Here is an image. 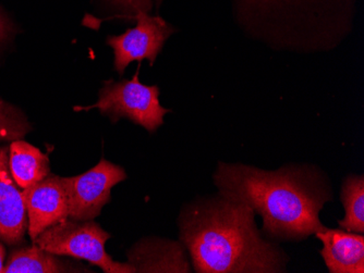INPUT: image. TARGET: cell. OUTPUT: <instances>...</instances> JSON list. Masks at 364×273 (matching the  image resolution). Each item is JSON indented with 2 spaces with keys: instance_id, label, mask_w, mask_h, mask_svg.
Returning <instances> with one entry per match:
<instances>
[{
  "instance_id": "cell-1",
  "label": "cell",
  "mask_w": 364,
  "mask_h": 273,
  "mask_svg": "<svg viewBox=\"0 0 364 273\" xmlns=\"http://www.w3.org/2000/svg\"><path fill=\"white\" fill-rule=\"evenodd\" d=\"M213 181L220 194L261 216L262 235L276 243L302 242L327 228L320 213L334 201V189L327 173L316 165L287 164L269 171L218 162Z\"/></svg>"
},
{
  "instance_id": "cell-2",
  "label": "cell",
  "mask_w": 364,
  "mask_h": 273,
  "mask_svg": "<svg viewBox=\"0 0 364 273\" xmlns=\"http://www.w3.org/2000/svg\"><path fill=\"white\" fill-rule=\"evenodd\" d=\"M178 227L194 272H287L289 256L262 235L255 211L220 191L183 206Z\"/></svg>"
},
{
  "instance_id": "cell-3",
  "label": "cell",
  "mask_w": 364,
  "mask_h": 273,
  "mask_svg": "<svg viewBox=\"0 0 364 273\" xmlns=\"http://www.w3.org/2000/svg\"><path fill=\"white\" fill-rule=\"evenodd\" d=\"M141 62L132 79L119 82L106 81L100 91L97 103L87 107L77 106L75 111H89L98 109L101 115L107 116L112 123H117L122 118L130 120L146 131L154 133L163 126L164 117L171 110L159 103V87L144 85L140 82Z\"/></svg>"
},
{
  "instance_id": "cell-4",
  "label": "cell",
  "mask_w": 364,
  "mask_h": 273,
  "mask_svg": "<svg viewBox=\"0 0 364 273\" xmlns=\"http://www.w3.org/2000/svg\"><path fill=\"white\" fill-rule=\"evenodd\" d=\"M110 234L93 220L67 219L43 231L33 243L59 256L85 260L105 273H136L128 262H116L106 252Z\"/></svg>"
},
{
  "instance_id": "cell-5",
  "label": "cell",
  "mask_w": 364,
  "mask_h": 273,
  "mask_svg": "<svg viewBox=\"0 0 364 273\" xmlns=\"http://www.w3.org/2000/svg\"><path fill=\"white\" fill-rule=\"evenodd\" d=\"M69 201L68 219L93 220L112 199V189L126 180L122 166L102 159L95 167L75 177L63 178Z\"/></svg>"
},
{
  "instance_id": "cell-6",
  "label": "cell",
  "mask_w": 364,
  "mask_h": 273,
  "mask_svg": "<svg viewBox=\"0 0 364 273\" xmlns=\"http://www.w3.org/2000/svg\"><path fill=\"white\" fill-rule=\"evenodd\" d=\"M134 20V28L120 35L109 36L106 40L114 50V66L119 75L124 74L127 67L134 61L142 62L147 59L151 66H154L164 44L175 33L171 24L161 17H151L146 12H139Z\"/></svg>"
},
{
  "instance_id": "cell-7",
  "label": "cell",
  "mask_w": 364,
  "mask_h": 273,
  "mask_svg": "<svg viewBox=\"0 0 364 273\" xmlns=\"http://www.w3.org/2000/svg\"><path fill=\"white\" fill-rule=\"evenodd\" d=\"M28 232L34 240L48 228L69 218V201L63 177L49 174L28 189H22Z\"/></svg>"
},
{
  "instance_id": "cell-8",
  "label": "cell",
  "mask_w": 364,
  "mask_h": 273,
  "mask_svg": "<svg viewBox=\"0 0 364 273\" xmlns=\"http://www.w3.org/2000/svg\"><path fill=\"white\" fill-rule=\"evenodd\" d=\"M128 264L136 272H192L187 250L180 240L141 238L127 252Z\"/></svg>"
},
{
  "instance_id": "cell-9",
  "label": "cell",
  "mask_w": 364,
  "mask_h": 273,
  "mask_svg": "<svg viewBox=\"0 0 364 273\" xmlns=\"http://www.w3.org/2000/svg\"><path fill=\"white\" fill-rule=\"evenodd\" d=\"M28 229V216L22 191L9 167V146L0 147V240L19 245Z\"/></svg>"
},
{
  "instance_id": "cell-10",
  "label": "cell",
  "mask_w": 364,
  "mask_h": 273,
  "mask_svg": "<svg viewBox=\"0 0 364 273\" xmlns=\"http://www.w3.org/2000/svg\"><path fill=\"white\" fill-rule=\"evenodd\" d=\"M314 235L321 240L320 255L331 273H364V235L341 229H326Z\"/></svg>"
},
{
  "instance_id": "cell-11",
  "label": "cell",
  "mask_w": 364,
  "mask_h": 273,
  "mask_svg": "<svg viewBox=\"0 0 364 273\" xmlns=\"http://www.w3.org/2000/svg\"><path fill=\"white\" fill-rule=\"evenodd\" d=\"M5 273H81L93 272L90 267L77 262V260H68L63 256L53 254L40 246L22 247L14 250L7 264L4 267Z\"/></svg>"
},
{
  "instance_id": "cell-12",
  "label": "cell",
  "mask_w": 364,
  "mask_h": 273,
  "mask_svg": "<svg viewBox=\"0 0 364 273\" xmlns=\"http://www.w3.org/2000/svg\"><path fill=\"white\" fill-rule=\"evenodd\" d=\"M9 167L14 181L22 189L41 182L50 174L48 156L22 140L10 144Z\"/></svg>"
},
{
  "instance_id": "cell-13",
  "label": "cell",
  "mask_w": 364,
  "mask_h": 273,
  "mask_svg": "<svg viewBox=\"0 0 364 273\" xmlns=\"http://www.w3.org/2000/svg\"><path fill=\"white\" fill-rule=\"evenodd\" d=\"M341 201L345 208V217L338 225L346 231L364 233V177L349 174L341 184Z\"/></svg>"
},
{
  "instance_id": "cell-14",
  "label": "cell",
  "mask_w": 364,
  "mask_h": 273,
  "mask_svg": "<svg viewBox=\"0 0 364 273\" xmlns=\"http://www.w3.org/2000/svg\"><path fill=\"white\" fill-rule=\"evenodd\" d=\"M32 130L21 109L0 99V142L22 140Z\"/></svg>"
},
{
  "instance_id": "cell-15",
  "label": "cell",
  "mask_w": 364,
  "mask_h": 273,
  "mask_svg": "<svg viewBox=\"0 0 364 273\" xmlns=\"http://www.w3.org/2000/svg\"><path fill=\"white\" fill-rule=\"evenodd\" d=\"M120 11L124 12V18L134 20L140 11L150 13L152 9V0H109Z\"/></svg>"
},
{
  "instance_id": "cell-16",
  "label": "cell",
  "mask_w": 364,
  "mask_h": 273,
  "mask_svg": "<svg viewBox=\"0 0 364 273\" xmlns=\"http://www.w3.org/2000/svg\"><path fill=\"white\" fill-rule=\"evenodd\" d=\"M14 26L11 20L8 18L1 8H0V48L9 42L14 35Z\"/></svg>"
},
{
  "instance_id": "cell-17",
  "label": "cell",
  "mask_w": 364,
  "mask_h": 273,
  "mask_svg": "<svg viewBox=\"0 0 364 273\" xmlns=\"http://www.w3.org/2000/svg\"><path fill=\"white\" fill-rule=\"evenodd\" d=\"M6 250L3 244L0 243V273H3L5 267Z\"/></svg>"
},
{
  "instance_id": "cell-18",
  "label": "cell",
  "mask_w": 364,
  "mask_h": 273,
  "mask_svg": "<svg viewBox=\"0 0 364 273\" xmlns=\"http://www.w3.org/2000/svg\"><path fill=\"white\" fill-rule=\"evenodd\" d=\"M161 1H163V0H156L157 5H159V4L161 3Z\"/></svg>"
}]
</instances>
